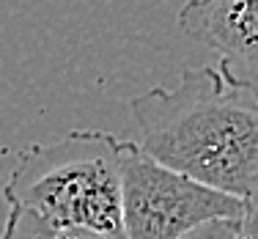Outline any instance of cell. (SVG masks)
I'll list each match as a JSON object with an SVG mask.
<instances>
[{"instance_id": "obj_5", "label": "cell", "mask_w": 258, "mask_h": 239, "mask_svg": "<svg viewBox=\"0 0 258 239\" xmlns=\"http://www.w3.org/2000/svg\"><path fill=\"white\" fill-rule=\"evenodd\" d=\"M0 239H124L83 225H55L25 209H9Z\"/></svg>"}, {"instance_id": "obj_6", "label": "cell", "mask_w": 258, "mask_h": 239, "mask_svg": "<svg viewBox=\"0 0 258 239\" xmlns=\"http://www.w3.org/2000/svg\"><path fill=\"white\" fill-rule=\"evenodd\" d=\"M181 239H255V217L242 220H212L198 225Z\"/></svg>"}, {"instance_id": "obj_2", "label": "cell", "mask_w": 258, "mask_h": 239, "mask_svg": "<svg viewBox=\"0 0 258 239\" xmlns=\"http://www.w3.org/2000/svg\"><path fill=\"white\" fill-rule=\"evenodd\" d=\"M124 140L99 130H75L52 143L28 146L3 187L9 209H25L55 225L121 231Z\"/></svg>"}, {"instance_id": "obj_4", "label": "cell", "mask_w": 258, "mask_h": 239, "mask_svg": "<svg viewBox=\"0 0 258 239\" xmlns=\"http://www.w3.org/2000/svg\"><path fill=\"white\" fill-rule=\"evenodd\" d=\"M179 28L217 50V66L231 80L258 85V0H187Z\"/></svg>"}, {"instance_id": "obj_3", "label": "cell", "mask_w": 258, "mask_h": 239, "mask_svg": "<svg viewBox=\"0 0 258 239\" xmlns=\"http://www.w3.org/2000/svg\"><path fill=\"white\" fill-rule=\"evenodd\" d=\"M255 217V204L220 193L159 165L126 140L121 154V231L124 239H181L212 220Z\"/></svg>"}, {"instance_id": "obj_1", "label": "cell", "mask_w": 258, "mask_h": 239, "mask_svg": "<svg viewBox=\"0 0 258 239\" xmlns=\"http://www.w3.org/2000/svg\"><path fill=\"white\" fill-rule=\"evenodd\" d=\"M140 149L159 165L206 187L255 204L258 187V96L220 66L184 69L176 88L132 99Z\"/></svg>"}]
</instances>
